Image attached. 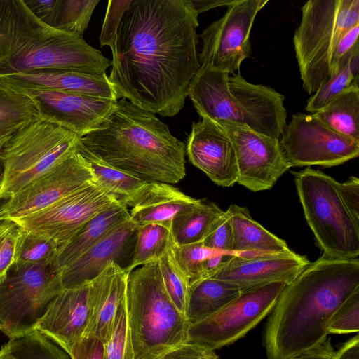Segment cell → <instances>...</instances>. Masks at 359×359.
<instances>
[{
	"label": "cell",
	"mask_w": 359,
	"mask_h": 359,
	"mask_svg": "<svg viewBox=\"0 0 359 359\" xmlns=\"http://www.w3.org/2000/svg\"><path fill=\"white\" fill-rule=\"evenodd\" d=\"M198 16L188 0H130L110 46L118 100L162 116L182 109L201 67Z\"/></svg>",
	"instance_id": "1"
},
{
	"label": "cell",
	"mask_w": 359,
	"mask_h": 359,
	"mask_svg": "<svg viewBox=\"0 0 359 359\" xmlns=\"http://www.w3.org/2000/svg\"><path fill=\"white\" fill-rule=\"evenodd\" d=\"M359 288V259L323 255L280 294L264 330L267 359H286L327 337L337 309Z\"/></svg>",
	"instance_id": "2"
},
{
	"label": "cell",
	"mask_w": 359,
	"mask_h": 359,
	"mask_svg": "<svg viewBox=\"0 0 359 359\" xmlns=\"http://www.w3.org/2000/svg\"><path fill=\"white\" fill-rule=\"evenodd\" d=\"M80 144L105 163L147 182L183 180L185 144L156 115L125 98Z\"/></svg>",
	"instance_id": "3"
},
{
	"label": "cell",
	"mask_w": 359,
	"mask_h": 359,
	"mask_svg": "<svg viewBox=\"0 0 359 359\" xmlns=\"http://www.w3.org/2000/svg\"><path fill=\"white\" fill-rule=\"evenodd\" d=\"M188 96L201 118L217 124L242 126L278 140L286 125L284 95L248 82L239 72L231 75L201 65L189 83Z\"/></svg>",
	"instance_id": "4"
},
{
	"label": "cell",
	"mask_w": 359,
	"mask_h": 359,
	"mask_svg": "<svg viewBox=\"0 0 359 359\" xmlns=\"http://www.w3.org/2000/svg\"><path fill=\"white\" fill-rule=\"evenodd\" d=\"M126 297L134 359H159L187 341L190 323L169 297L158 260L129 273Z\"/></svg>",
	"instance_id": "5"
},
{
	"label": "cell",
	"mask_w": 359,
	"mask_h": 359,
	"mask_svg": "<svg viewBox=\"0 0 359 359\" xmlns=\"http://www.w3.org/2000/svg\"><path fill=\"white\" fill-rule=\"evenodd\" d=\"M301 10L293 44L302 87L311 95L332 76L341 36L359 24V0H309Z\"/></svg>",
	"instance_id": "6"
},
{
	"label": "cell",
	"mask_w": 359,
	"mask_h": 359,
	"mask_svg": "<svg viewBox=\"0 0 359 359\" xmlns=\"http://www.w3.org/2000/svg\"><path fill=\"white\" fill-rule=\"evenodd\" d=\"M304 214L325 257L353 259L359 255V222L346 206L339 182L307 167L293 172Z\"/></svg>",
	"instance_id": "7"
},
{
	"label": "cell",
	"mask_w": 359,
	"mask_h": 359,
	"mask_svg": "<svg viewBox=\"0 0 359 359\" xmlns=\"http://www.w3.org/2000/svg\"><path fill=\"white\" fill-rule=\"evenodd\" d=\"M79 139L42 118L17 132L0 152V201L15 195L76 151Z\"/></svg>",
	"instance_id": "8"
},
{
	"label": "cell",
	"mask_w": 359,
	"mask_h": 359,
	"mask_svg": "<svg viewBox=\"0 0 359 359\" xmlns=\"http://www.w3.org/2000/svg\"><path fill=\"white\" fill-rule=\"evenodd\" d=\"M62 289L60 270L50 264H13L0 284V331L8 338L33 330Z\"/></svg>",
	"instance_id": "9"
},
{
	"label": "cell",
	"mask_w": 359,
	"mask_h": 359,
	"mask_svg": "<svg viewBox=\"0 0 359 359\" xmlns=\"http://www.w3.org/2000/svg\"><path fill=\"white\" fill-rule=\"evenodd\" d=\"M286 285L273 283L241 292L222 310L190 324L187 341L212 351L233 344L271 312Z\"/></svg>",
	"instance_id": "10"
},
{
	"label": "cell",
	"mask_w": 359,
	"mask_h": 359,
	"mask_svg": "<svg viewBox=\"0 0 359 359\" xmlns=\"http://www.w3.org/2000/svg\"><path fill=\"white\" fill-rule=\"evenodd\" d=\"M279 143L290 167H333L359 155V142L335 132L312 114H293Z\"/></svg>",
	"instance_id": "11"
},
{
	"label": "cell",
	"mask_w": 359,
	"mask_h": 359,
	"mask_svg": "<svg viewBox=\"0 0 359 359\" xmlns=\"http://www.w3.org/2000/svg\"><path fill=\"white\" fill-rule=\"evenodd\" d=\"M268 0H233L219 20L199 35L202 41L198 55L201 65L238 73L241 63L251 53L250 34L254 20Z\"/></svg>",
	"instance_id": "12"
},
{
	"label": "cell",
	"mask_w": 359,
	"mask_h": 359,
	"mask_svg": "<svg viewBox=\"0 0 359 359\" xmlns=\"http://www.w3.org/2000/svg\"><path fill=\"white\" fill-rule=\"evenodd\" d=\"M111 60L87 43L83 36L60 31L38 40L0 66V76L41 69H69L104 74Z\"/></svg>",
	"instance_id": "13"
},
{
	"label": "cell",
	"mask_w": 359,
	"mask_h": 359,
	"mask_svg": "<svg viewBox=\"0 0 359 359\" xmlns=\"http://www.w3.org/2000/svg\"><path fill=\"white\" fill-rule=\"evenodd\" d=\"M118 201L93 182L43 210L13 221L28 232L55 241L61 251L88 221Z\"/></svg>",
	"instance_id": "14"
},
{
	"label": "cell",
	"mask_w": 359,
	"mask_h": 359,
	"mask_svg": "<svg viewBox=\"0 0 359 359\" xmlns=\"http://www.w3.org/2000/svg\"><path fill=\"white\" fill-rule=\"evenodd\" d=\"M95 182L92 170L78 151L12 197L0 203V221H13L35 213L74 191Z\"/></svg>",
	"instance_id": "15"
},
{
	"label": "cell",
	"mask_w": 359,
	"mask_h": 359,
	"mask_svg": "<svg viewBox=\"0 0 359 359\" xmlns=\"http://www.w3.org/2000/svg\"><path fill=\"white\" fill-rule=\"evenodd\" d=\"M218 125L233 143L240 185L253 192L270 189L291 168L278 139L236 125Z\"/></svg>",
	"instance_id": "16"
},
{
	"label": "cell",
	"mask_w": 359,
	"mask_h": 359,
	"mask_svg": "<svg viewBox=\"0 0 359 359\" xmlns=\"http://www.w3.org/2000/svg\"><path fill=\"white\" fill-rule=\"evenodd\" d=\"M17 91L32 99L41 118L66 128L80 137L98 128L117 102L109 99L57 90Z\"/></svg>",
	"instance_id": "17"
},
{
	"label": "cell",
	"mask_w": 359,
	"mask_h": 359,
	"mask_svg": "<svg viewBox=\"0 0 359 359\" xmlns=\"http://www.w3.org/2000/svg\"><path fill=\"white\" fill-rule=\"evenodd\" d=\"M311 262L292 250L278 254H236L209 278L236 285L241 292L273 283L290 284Z\"/></svg>",
	"instance_id": "18"
},
{
	"label": "cell",
	"mask_w": 359,
	"mask_h": 359,
	"mask_svg": "<svg viewBox=\"0 0 359 359\" xmlns=\"http://www.w3.org/2000/svg\"><path fill=\"white\" fill-rule=\"evenodd\" d=\"M90 281L62 289L48 303L33 327L68 355L89 323Z\"/></svg>",
	"instance_id": "19"
},
{
	"label": "cell",
	"mask_w": 359,
	"mask_h": 359,
	"mask_svg": "<svg viewBox=\"0 0 359 359\" xmlns=\"http://www.w3.org/2000/svg\"><path fill=\"white\" fill-rule=\"evenodd\" d=\"M185 151L189 161L215 184L237 183L238 168L233 143L224 129L208 118L194 123Z\"/></svg>",
	"instance_id": "20"
},
{
	"label": "cell",
	"mask_w": 359,
	"mask_h": 359,
	"mask_svg": "<svg viewBox=\"0 0 359 359\" xmlns=\"http://www.w3.org/2000/svg\"><path fill=\"white\" fill-rule=\"evenodd\" d=\"M137 226L130 219L114 228L73 263L60 270L63 288L77 286L95 278L111 262L121 267L133 257Z\"/></svg>",
	"instance_id": "21"
},
{
	"label": "cell",
	"mask_w": 359,
	"mask_h": 359,
	"mask_svg": "<svg viewBox=\"0 0 359 359\" xmlns=\"http://www.w3.org/2000/svg\"><path fill=\"white\" fill-rule=\"evenodd\" d=\"M0 83L15 90H51L118 100L106 73L41 69L0 76Z\"/></svg>",
	"instance_id": "22"
},
{
	"label": "cell",
	"mask_w": 359,
	"mask_h": 359,
	"mask_svg": "<svg viewBox=\"0 0 359 359\" xmlns=\"http://www.w3.org/2000/svg\"><path fill=\"white\" fill-rule=\"evenodd\" d=\"M130 272L111 262L90 281V320L83 337H95L106 343L116 311L126 297Z\"/></svg>",
	"instance_id": "23"
},
{
	"label": "cell",
	"mask_w": 359,
	"mask_h": 359,
	"mask_svg": "<svg viewBox=\"0 0 359 359\" xmlns=\"http://www.w3.org/2000/svg\"><path fill=\"white\" fill-rule=\"evenodd\" d=\"M59 32L36 17L24 0H0V66L32 43Z\"/></svg>",
	"instance_id": "24"
},
{
	"label": "cell",
	"mask_w": 359,
	"mask_h": 359,
	"mask_svg": "<svg viewBox=\"0 0 359 359\" xmlns=\"http://www.w3.org/2000/svg\"><path fill=\"white\" fill-rule=\"evenodd\" d=\"M202 201L194 198L168 183L151 182L128 203L130 219L137 225L159 224L171 227L173 219Z\"/></svg>",
	"instance_id": "25"
},
{
	"label": "cell",
	"mask_w": 359,
	"mask_h": 359,
	"mask_svg": "<svg viewBox=\"0 0 359 359\" xmlns=\"http://www.w3.org/2000/svg\"><path fill=\"white\" fill-rule=\"evenodd\" d=\"M226 211L233 230V253L278 254L292 250L284 240L255 221L246 207L231 204Z\"/></svg>",
	"instance_id": "26"
},
{
	"label": "cell",
	"mask_w": 359,
	"mask_h": 359,
	"mask_svg": "<svg viewBox=\"0 0 359 359\" xmlns=\"http://www.w3.org/2000/svg\"><path fill=\"white\" fill-rule=\"evenodd\" d=\"M130 219L128 208L114 203L88 221L60 252L55 264L61 270L69 266L116 226Z\"/></svg>",
	"instance_id": "27"
},
{
	"label": "cell",
	"mask_w": 359,
	"mask_h": 359,
	"mask_svg": "<svg viewBox=\"0 0 359 359\" xmlns=\"http://www.w3.org/2000/svg\"><path fill=\"white\" fill-rule=\"evenodd\" d=\"M241 294L235 285L206 278L190 287L186 318L190 324L203 320L226 306Z\"/></svg>",
	"instance_id": "28"
},
{
	"label": "cell",
	"mask_w": 359,
	"mask_h": 359,
	"mask_svg": "<svg viewBox=\"0 0 359 359\" xmlns=\"http://www.w3.org/2000/svg\"><path fill=\"white\" fill-rule=\"evenodd\" d=\"M312 114L335 132L359 142V85L353 83Z\"/></svg>",
	"instance_id": "29"
},
{
	"label": "cell",
	"mask_w": 359,
	"mask_h": 359,
	"mask_svg": "<svg viewBox=\"0 0 359 359\" xmlns=\"http://www.w3.org/2000/svg\"><path fill=\"white\" fill-rule=\"evenodd\" d=\"M39 118L30 97L0 83V152L17 132Z\"/></svg>",
	"instance_id": "30"
},
{
	"label": "cell",
	"mask_w": 359,
	"mask_h": 359,
	"mask_svg": "<svg viewBox=\"0 0 359 359\" xmlns=\"http://www.w3.org/2000/svg\"><path fill=\"white\" fill-rule=\"evenodd\" d=\"M77 151L88 163L95 182L126 205L147 183L100 161L88 151L79 142Z\"/></svg>",
	"instance_id": "31"
},
{
	"label": "cell",
	"mask_w": 359,
	"mask_h": 359,
	"mask_svg": "<svg viewBox=\"0 0 359 359\" xmlns=\"http://www.w3.org/2000/svg\"><path fill=\"white\" fill-rule=\"evenodd\" d=\"M224 212L216 204L204 203L203 201L182 212L172 222L174 242L177 245L201 242L214 222Z\"/></svg>",
	"instance_id": "32"
},
{
	"label": "cell",
	"mask_w": 359,
	"mask_h": 359,
	"mask_svg": "<svg viewBox=\"0 0 359 359\" xmlns=\"http://www.w3.org/2000/svg\"><path fill=\"white\" fill-rule=\"evenodd\" d=\"M69 355L36 330L9 338L0 350V359H69Z\"/></svg>",
	"instance_id": "33"
},
{
	"label": "cell",
	"mask_w": 359,
	"mask_h": 359,
	"mask_svg": "<svg viewBox=\"0 0 359 359\" xmlns=\"http://www.w3.org/2000/svg\"><path fill=\"white\" fill-rule=\"evenodd\" d=\"M173 238L171 227L159 224L137 226V237L128 271L158 261L168 250Z\"/></svg>",
	"instance_id": "34"
},
{
	"label": "cell",
	"mask_w": 359,
	"mask_h": 359,
	"mask_svg": "<svg viewBox=\"0 0 359 359\" xmlns=\"http://www.w3.org/2000/svg\"><path fill=\"white\" fill-rule=\"evenodd\" d=\"M99 0H57L48 26L83 36Z\"/></svg>",
	"instance_id": "35"
},
{
	"label": "cell",
	"mask_w": 359,
	"mask_h": 359,
	"mask_svg": "<svg viewBox=\"0 0 359 359\" xmlns=\"http://www.w3.org/2000/svg\"><path fill=\"white\" fill-rule=\"evenodd\" d=\"M60 246L53 240L24 230L14 264H50L55 262Z\"/></svg>",
	"instance_id": "36"
},
{
	"label": "cell",
	"mask_w": 359,
	"mask_h": 359,
	"mask_svg": "<svg viewBox=\"0 0 359 359\" xmlns=\"http://www.w3.org/2000/svg\"><path fill=\"white\" fill-rule=\"evenodd\" d=\"M172 243L158 259V264L163 282L169 297L177 309L185 316L190 286L175 259L172 249Z\"/></svg>",
	"instance_id": "37"
},
{
	"label": "cell",
	"mask_w": 359,
	"mask_h": 359,
	"mask_svg": "<svg viewBox=\"0 0 359 359\" xmlns=\"http://www.w3.org/2000/svg\"><path fill=\"white\" fill-rule=\"evenodd\" d=\"M351 51L339 62L333 74L307 100L305 111L310 114L317 112L353 83H356L349 67Z\"/></svg>",
	"instance_id": "38"
},
{
	"label": "cell",
	"mask_w": 359,
	"mask_h": 359,
	"mask_svg": "<svg viewBox=\"0 0 359 359\" xmlns=\"http://www.w3.org/2000/svg\"><path fill=\"white\" fill-rule=\"evenodd\" d=\"M104 359H134L126 297L116 311L104 344Z\"/></svg>",
	"instance_id": "39"
},
{
	"label": "cell",
	"mask_w": 359,
	"mask_h": 359,
	"mask_svg": "<svg viewBox=\"0 0 359 359\" xmlns=\"http://www.w3.org/2000/svg\"><path fill=\"white\" fill-rule=\"evenodd\" d=\"M172 249L175 259L190 287L203 279L205 261L216 251L205 247L202 242L177 245L174 241Z\"/></svg>",
	"instance_id": "40"
},
{
	"label": "cell",
	"mask_w": 359,
	"mask_h": 359,
	"mask_svg": "<svg viewBox=\"0 0 359 359\" xmlns=\"http://www.w3.org/2000/svg\"><path fill=\"white\" fill-rule=\"evenodd\" d=\"M23 231L24 229L13 221H0V284L15 264Z\"/></svg>",
	"instance_id": "41"
},
{
	"label": "cell",
	"mask_w": 359,
	"mask_h": 359,
	"mask_svg": "<svg viewBox=\"0 0 359 359\" xmlns=\"http://www.w3.org/2000/svg\"><path fill=\"white\" fill-rule=\"evenodd\" d=\"M359 330V288L353 292L332 315L327 334H346Z\"/></svg>",
	"instance_id": "42"
},
{
	"label": "cell",
	"mask_w": 359,
	"mask_h": 359,
	"mask_svg": "<svg viewBox=\"0 0 359 359\" xmlns=\"http://www.w3.org/2000/svg\"><path fill=\"white\" fill-rule=\"evenodd\" d=\"M201 242L209 249L235 254L233 252V230L226 211L214 222Z\"/></svg>",
	"instance_id": "43"
},
{
	"label": "cell",
	"mask_w": 359,
	"mask_h": 359,
	"mask_svg": "<svg viewBox=\"0 0 359 359\" xmlns=\"http://www.w3.org/2000/svg\"><path fill=\"white\" fill-rule=\"evenodd\" d=\"M130 0L108 1L105 18L100 36V46H110L121 19L128 8Z\"/></svg>",
	"instance_id": "44"
},
{
	"label": "cell",
	"mask_w": 359,
	"mask_h": 359,
	"mask_svg": "<svg viewBox=\"0 0 359 359\" xmlns=\"http://www.w3.org/2000/svg\"><path fill=\"white\" fill-rule=\"evenodd\" d=\"M159 359H219L214 351L185 341L168 351Z\"/></svg>",
	"instance_id": "45"
},
{
	"label": "cell",
	"mask_w": 359,
	"mask_h": 359,
	"mask_svg": "<svg viewBox=\"0 0 359 359\" xmlns=\"http://www.w3.org/2000/svg\"><path fill=\"white\" fill-rule=\"evenodd\" d=\"M71 359H104V344L97 338L83 337L72 346Z\"/></svg>",
	"instance_id": "46"
},
{
	"label": "cell",
	"mask_w": 359,
	"mask_h": 359,
	"mask_svg": "<svg viewBox=\"0 0 359 359\" xmlns=\"http://www.w3.org/2000/svg\"><path fill=\"white\" fill-rule=\"evenodd\" d=\"M341 198L348 210L359 222V180L356 177H351L348 180L339 183Z\"/></svg>",
	"instance_id": "47"
},
{
	"label": "cell",
	"mask_w": 359,
	"mask_h": 359,
	"mask_svg": "<svg viewBox=\"0 0 359 359\" xmlns=\"http://www.w3.org/2000/svg\"><path fill=\"white\" fill-rule=\"evenodd\" d=\"M359 24L345 32L339 40L332 62V75L339 62L358 43Z\"/></svg>",
	"instance_id": "48"
},
{
	"label": "cell",
	"mask_w": 359,
	"mask_h": 359,
	"mask_svg": "<svg viewBox=\"0 0 359 359\" xmlns=\"http://www.w3.org/2000/svg\"><path fill=\"white\" fill-rule=\"evenodd\" d=\"M337 351L330 339L325 338L316 345L286 359H336Z\"/></svg>",
	"instance_id": "49"
},
{
	"label": "cell",
	"mask_w": 359,
	"mask_h": 359,
	"mask_svg": "<svg viewBox=\"0 0 359 359\" xmlns=\"http://www.w3.org/2000/svg\"><path fill=\"white\" fill-rule=\"evenodd\" d=\"M57 0H30L25 3L41 21L48 25L52 18Z\"/></svg>",
	"instance_id": "50"
},
{
	"label": "cell",
	"mask_w": 359,
	"mask_h": 359,
	"mask_svg": "<svg viewBox=\"0 0 359 359\" xmlns=\"http://www.w3.org/2000/svg\"><path fill=\"white\" fill-rule=\"evenodd\" d=\"M336 359H359V336L344 344L337 351Z\"/></svg>",
	"instance_id": "51"
},
{
	"label": "cell",
	"mask_w": 359,
	"mask_h": 359,
	"mask_svg": "<svg viewBox=\"0 0 359 359\" xmlns=\"http://www.w3.org/2000/svg\"><path fill=\"white\" fill-rule=\"evenodd\" d=\"M194 12L201 13L221 6H229L233 0H188Z\"/></svg>",
	"instance_id": "52"
}]
</instances>
